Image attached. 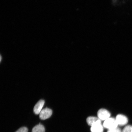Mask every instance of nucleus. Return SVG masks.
I'll use <instances>...</instances> for the list:
<instances>
[{"mask_svg": "<svg viewBox=\"0 0 132 132\" xmlns=\"http://www.w3.org/2000/svg\"><path fill=\"white\" fill-rule=\"evenodd\" d=\"M103 125L104 128L109 130L118 127V125L115 118H110L105 120Z\"/></svg>", "mask_w": 132, "mask_h": 132, "instance_id": "obj_1", "label": "nucleus"}, {"mask_svg": "<svg viewBox=\"0 0 132 132\" xmlns=\"http://www.w3.org/2000/svg\"><path fill=\"white\" fill-rule=\"evenodd\" d=\"M98 118L101 120H105L110 118V113L108 110L105 109H101L97 113Z\"/></svg>", "mask_w": 132, "mask_h": 132, "instance_id": "obj_2", "label": "nucleus"}, {"mask_svg": "<svg viewBox=\"0 0 132 132\" xmlns=\"http://www.w3.org/2000/svg\"><path fill=\"white\" fill-rule=\"evenodd\" d=\"M52 113V110L48 108H46L41 110L39 113V118L41 120H46L50 117Z\"/></svg>", "mask_w": 132, "mask_h": 132, "instance_id": "obj_3", "label": "nucleus"}, {"mask_svg": "<svg viewBox=\"0 0 132 132\" xmlns=\"http://www.w3.org/2000/svg\"><path fill=\"white\" fill-rule=\"evenodd\" d=\"M115 119L118 125L120 126H124L128 123V120L127 118L122 114H119L117 115Z\"/></svg>", "mask_w": 132, "mask_h": 132, "instance_id": "obj_4", "label": "nucleus"}, {"mask_svg": "<svg viewBox=\"0 0 132 132\" xmlns=\"http://www.w3.org/2000/svg\"><path fill=\"white\" fill-rule=\"evenodd\" d=\"M103 125L101 124V120H100L92 125L90 131L92 132H103Z\"/></svg>", "mask_w": 132, "mask_h": 132, "instance_id": "obj_5", "label": "nucleus"}, {"mask_svg": "<svg viewBox=\"0 0 132 132\" xmlns=\"http://www.w3.org/2000/svg\"><path fill=\"white\" fill-rule=\"evenodd\" d=\"M45 103L44 100H40L37 102L34 106V113L36 114H39L42 110L43 107Z\"/></svg>", "mask_w": 132, "mask_h": 132, "instance_id": "obj_6", "label": "nucleus"}, {"mask_svg": "<svg viewBox=\"0 0 132 132\" xmlns=\"http://www.w3.org/2000/svg\"><path fill=\"white\" fill-rule=\"evenodd\" d=\"M100 120H101L99 119V118L95 117H88L87 119V122L89 125L92 126V125L94 124Z\"/></svg>", "mask_w": 132, "mask_h": 132, "instance_id": "obj_7", "label": "nucleus"}, {"mask_svg": "<svg viewBox=\"0 0 132 132\" xmlns=\"http://www.w3.org/2000/svg\"><path fill=\"white\" fill-rule=\"evenodd\" d=\"M44 127L42 125L39 124L34 127L32 129V132H45Z\"/></svg>", "mask_w": 132, "mask_h": 132, "instance_id": "obj_8", "label": "nucleus"}, {"mask_svg": "<svg viewBox=\"0 0 132 132\" xmlns=\"http://www.w3.org/2000/svg\"><path fill=\"white\" fill-rule=\"evenodd\" d=\"M122 132H132V126L128 125L125 126L122 131Z\"/></svg>", "mask_w": 132, "mask_h": 132, "instance_id": "obj_9", "label": "nucleus"}, {"mask_svg": "<svg viewBox=\"0 0 132 132\" xmlns=\"http://www.w3.org/2000/svg\"><path fill=\"white\" fill-rule=\"evenodd\" d=\"M107 132H122L121 130L118 127L111 130H109Z\"/></svg>", "mask_w": 132, "mask_h": 132, "instance_id": "obj_10", "label": "nucleus"}, {"mask_svg": "<svg viewBox=\"0 0 132 132\" xmlns=\"http://www.w3.org/2000/svg\"><path fill=\"white\" fill-rule=\"evenodd\" d=\"M28 129L25 127H23L19 129L16 132H28Z\"/></svg>", "mask_w": 132, "mask_h": 132, "instance_id": "obj_11", "label": "nucleus"}, {"mask_svg": "<svg viewBox=\"0 0 132 132\" xmlns=\"http://www.w3.org/2000/svg\"><path fill=\"white\" fill-rule=\"evenodd\" d=\"M1 60H2V57H1V61H0V62H1Z\"/></svg>", "mask_w": 132, "mask_h": 132, "instance_id": "obj_12", "label": "nucleus"}]
</instances>
